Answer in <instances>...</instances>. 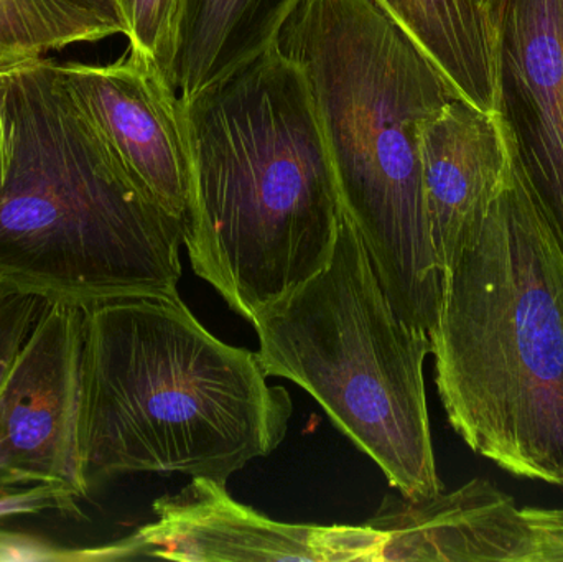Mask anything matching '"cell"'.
<instances>
[{
    "label": "cell",
    "mask_w": 563,
    "mask_h": 562,
    "mask_svg": "<svg viewBox=\"0 0 563 562\" xmlns=\"http://www.w3.org/2000/svg\"><path fill=\"white\" fill-rule=\"evenodd\" d=\"M518 134L506 111L452 99L420 129V164L430 234L442 276L505 185Z\"/></svg>",
    "instance_id": "cell-11"
},
{
    "label": "cell",
    "mask_w": 563,
    "mask_h": 562,
    "mask_svg": "<svg viewBox=\"0 0 563 562\" xmlns=\"http://www.w3.org/2000/svg\"><path fill=\"white\" fill-rule=\"evenodd\" d=\"M429 337L465 444L509 474L563 485V250L521 151L443 276Z\"/></svg>",
    "instance_id": "cell-3"
},
{
    "label": "cell",
    "mask_w": 563,
    "mask_h": 562,
    "mask_svg": "<svg viewBox=\"0 0 563 562\" xmlns=\"http://www.w3.org/2000/svg\"><path fill=\"white\" fill-rule=\"evenodd\" d=\"M185 106L197 276L251 323L323 269L343 205L300 69L276 46Z\"/></svg>",
    "instance_id": "cell-1"
},
{
    "label": "cell",
    "mask_w": 563,
    "mask_h": 562,
    "mask_svg": "<svg viewBox=\"0 0 563 562\" xmlns=\"http://www.w3.org/2000/svg\"><path fill=\"white\" fill-rule=\"evenodd\" d=\"M129 46L144 53L167 76L177 48L184 0H119Z\"/></svg>",
    "instance_id": "cell-16"
},
{
    "label": "cell",
    "mask_w": 563,
    "mask_h": 562,
    "mask_svg": "<svg viewBox=\"0 0 563 562\" xmlns=\"http://www.w3.org/2000/svg\"><path fill=\"white\" fill-rule=\"evenodd\" d=\"M274 46L303 75L343 211L380 286L397 313L430 335L443 276L423 197L420 129L462 96L379 0H298Z\"/></svg>",
    "instance_id": "cell-2"
},
{
    "label": "cell",
    "mask_w": 563,
    "mask_h": 562,
    "mask_svg": "<svg viewBox=\"0 0 563 562\" xmlns=\"http://www.w3.org/2000/svg\"><path fill=\"white\" fill-rule=\"evenodd\" d=\"M470 104L505 111L498 26L485 0H379Z\"/></svg>",
    "instance_id": "cell-13"
},
{
    "label": "cell",
    "mask_w": 563,
    "mask_h": 562,
    "mask_svg": "<svg viewBox=\"0 0 563 562\" xmlns=\"http://www.w3.org/2000/svg\"><path fill=\"white\" fill-rule=\"evenodd\" d=\"M561 511L521 508L475 478L452 494L386 497L366 525L386 537L383 561L545 562Z\"/></svg>",
    "instance_id": "cell-10"
},
{
    "label": "cell",
    "mask_w": 563,
    "mask_h": 562,
    "mask_svg": "<svg viewBox=\"0 0 563 562\" xmlns=\"http://www.w3.org/2000/svg\"><path fill=\"white\" fill-rule=\"evenodd\" d=\"M82 310L46 302L0 392V491L58 510L88 498L82 449Z\"/></svg>",
    "instance_id": "cell-7"
},
{
    "label": "cell",
    "mask_w": 563,
    "mask_h": 562,
    "mask_svg": "<svg viewBox=\"0 0 563 562\" xmlns=\"http://www.w3.org/2000/svg\"><path fill=\"white\" fill-rule=\"evenodd\" d=\"M114 35L125 36V30L68 0H0V69Z\"/></svg>",
    "instance_id": "cell-15"
},
{
    "label": "cell",
    "mask_w": 563,
    "mask_h": 562,
    "mask_svg": "<svg viewBox=\"0 0 563 562\" xmlns=\"http://www.w3.org/2000/svg\"><path fill=\"white\" fill-rule=\"evenodd\" d=\"M253 326L267 376L303 388L390 487L412 500L442 494L423 379L429 333L394 309L346 213L327 266Z\"/></svg>",
    "instance_id": "cell-6"
},
{
    "label": "cell",
    "mask_w": 563,
    "mask_h": 562,
    "mask_svg": "<svg viewBox=\"0 0 563 562\" xmlns=\"http://www.w3.org/2000/svg\"><path fill=\"white\" fill-rule=\"evenodd\" d=\"M45 304L38 297L0 289V392Z\"/></svg>",
    "instance_id": "cell-17"
},
{
    "label": "cell",
    "mask_w": 563,
    "mask_h": 562,
    "mask_svg": "<svg viewBox=\"0 0 563 562\" xmlns=\"http://www.w3.org/2000/svg\"><path fill=\"white\" fill-rule=\"evenodd\" d=\"M0 71L15 124L0 190V289L82 312L178 294L184 224L135 184L53 59Z\"/></svg>",
    "instance_id": "cell-5"
},
{
    "label": "cell",
    "mask_w": 563,
    "mask_h": 562,
    "mask_svg": "<svg viewBox=\"0 0 563 562\" xmlns=\"http://www.w3.org/2000/svg\"><path fill=\"white\" fill-rule=\"evenodd\" d=\"M53 68L135 184L185 224L194 151L184 102L165 73L132 46L104 65L53 59Z\"/></svg>",
    "instance_id": "cell-9"
},
{
    "label": "cell",
    "mask_w": 563,
    "mask_h": 562,
    "mask_svg": "<svg viewBox=\"0 0 563 562\" xmlns=\"http://www.w3.org/2000/svg\"><path fill=\"white\" fill-rule=\"evenodd\" d=\"M298 0H184L167 78L184 104L274 45Z\"/></svg>",
    "instance_id": "cell-14"
},
{
    "label": "cell",
    "mask_w": 563,
    "mask_h": 562,
    "mask_svg": "<svg viewBox=\"0 0 563 562\" xmlns=\"http://www.w3.org/2000/svg\"><path fill=\"white\" fill-rule=\"evenodd\" d=\"M532 132L528 161L549 223L563 240V0H485Z\"/></svg>",
    "instance_id": "cell-12"
},
{
    "label": "cell",
    "mask_w": 563,
    "mask_h": 562,
    "mask_svg": "<svg viewBox=\"0 0 563 562\" xmlns=\"http://www.w3.org/2000/svg\"><path fill=\"white\" fill-rule=\"evenodd\" d=\"M68 2L92 10V12L106 16V19L114 20L115 23H119L125 30V38H128V23H125L124 13H122L121 5H119V0H68Z\"/></svg>",
    "instance_id": "cell-19"
},
{
    "label": "cell",
    "mask_w": 563,
    "mask_h": 562,
    "mask_svg": "<svg viewBox=\"0 0 563 562\" xmlns=\"http://www.w3.org/2000/svg\"><path fill=\"white\" fill-rule=\"evenodd\" d=\"M81 370L91 487L132 474L227 485L279 448L294 412L260 355L211 335L178 294L85 310Z\"/></svg>",
    "instance_id": "cell-4"
},
{
    "label": "cell",
    "mask_w": 563,
    "mask_h": 562,
    "mask_svg": "<svg viewBox=\"0 0 563 562\" xmlns=\"http://www.w3.org/2000/svg\"><path fill=\"white\" fill-rule=\"evenodd\" d=\"M157 520L102 551L104 560L379 562L386 537L369 525L282 524L238 504L227 485L195 477L154 504Z\"/></svg>",
    "instance_id": "cell-8"
},
{
    "label": "cell",
    "mask_w": 563,
    "mask_h": 562,
    "mask_svg": "<svg viewBox=\"0 0 563 562\" xmlns=\"http://www.w3.org/2000/svg\"><path fill=\"white\" fill-rule=\"evenodd\" d=\"M13 148H15V124L10 108L9 86L5 75L0 71V190L7 184L12 168Z\"/></svg>",
    "instance_id": "cell-18"
}]
</instances>
